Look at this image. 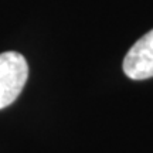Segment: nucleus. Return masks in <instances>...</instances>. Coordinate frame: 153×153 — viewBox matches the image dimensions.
Listing matches in <instances>:
<instances>
[{"mask_svg":"<svg viewBox=\"0 0 153 153\" xmlns=\"http://www.w3.org/2000/svg\"><path fill=\"white\" fill-rule=\"evenodd\" d=\"M28 76L26 58L19 53L0 54V109L11 105L22 94Z\"/></svg>","mask_w":153,"mask_h":153,"instance_id":"1","label":"nucleus"},{"mask_svg":"<svg viewBox=\"0 0 153 153\" xmlns=\"http://www.w3.org/2000/svg\"><path fill=\"white\" fill-rule=\"evenodd\" d=\"M123 71L131 79H148L153 76V30L131 47L123 60Z\"/></svg>","mask_w":153,"mask_h":153,"instance_id":"2","label":"nucleus"}]
</instances>
